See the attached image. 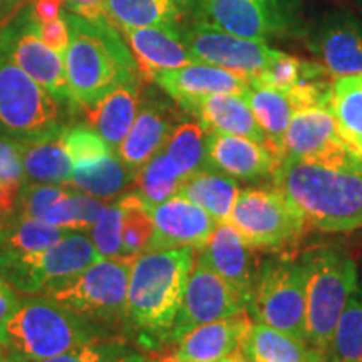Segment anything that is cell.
<instances>
[{
	"mask_svg": "<svg viewBox=\"0 0 362 362\" xmlns=\"http://www.w3.org/2000/svg\"><path fill=\"white\" fill-rule=\"evenodd\" d=\"M104 206L101 202L94 200L88 194L64 193L49 208L44 218L47 223L62 230H88L101 218Z\"/></svg>",
	"mask_w": 362,
	"mask_h": 362,
	"instance_id": "38",
	"label": "cell"
},
{
	"mask_svg": "<svg viewBox=\"0 0 362 362\" xmlns=\"http://www.w3.org/2000/svg\"><path fill=\"white\" fill-rule=\"evenodd\" d=\"M66 192L52 185H33L22 189L19 194V205L22 218H44L47 210Z\"/></svg>",
	"mask_w": 362,
	"mask_h": 362,
	"instance_id": "42",
	"label": "cell"
},
{
	"mask_svg": "<svg viewBox=\"0 0 362 362\" xmlns=\"http://www.w3.org/2000/svg\"><path fill=\"white\" fill-rule=\"evenodd\" d=\"M233 362H248V361L242 354H237V356L233 357Z\"/></svg>",
	"mask_w": 362,
	"mask_h": 362,
	"instance_id": "53",
	"label": "cell"
},
{
	"mask_svg": "<svg viewBox=\"0 0 362 362\" xmlns=\"http://www.w3.org/2000/svg\"><path fill=\"white\" fill-rule=\"evenodd\" d=\"M2 352H4V351H2V346H0V354H2Z\"/></svg>",
	"mask_w": 362,
	"mask_h": 362,
	"instance_id": "55",
	"label": "cell"
},
{
	"mask_svg": "<svg viewBox=\"0 0 362 362\" xmlns=\"http://www.w3.org/2000/svg\"><path fill=\"white\" fill-rule=\"evenodd\" d=\"M243 310H248V307L238 293L215 270H211L202 257H198V260H194L183 302L165 339L175 344L198 325L226 319Z\"/></svg>",
	"mask_w": 362,
	"mask_h": 362,
	"instance_id": "13",
	"label": "cell"
},
{
	"mask_svg": "<svg viewBox=\"0 0 362 362\" xmlns=\"http://www.w3.org/2000/svg\"><path fill=\"white\" fill-rule=\"evenodd\" d=\"M124 210L123 221V257H138L146 252L149 238L153 235V220L149 206L138 193L121 198Z\"/></svg>",
	"mask_w": 362,
	"mask_h": 362,
	"instance_id": "39",
	"label": "cell"
},
{
	"mask_svg": "<svg viewBox=\"0 0 362 362\" xmlns=\"http://www.w3.org/2000/svg\"><path fill=\"white\" fill-rule=\"evenodd\" d=\"M305 267V336L327 357L344 307L357 284V264L334 248H317L300 255Z\"/></svg>",
	"mask_w": 362,
	"mask_h": 362,
	"instance_id": "4",
	"label": "cell"
},
{
	"mask_svg": "<svg viewBox=\"0 0 362 362\" xmlns=\"http://www.w3.org/2000/svg\"><path fill=\"white\" fill-rule=\"evenodd\" d=\"M66 230L40 218H21L7 228L0 226V253L24 255L52 247L64 237Z\"/></svg>",
	"mask_w": 362,
	"mask_h": 362,
	"instance_id": "35",
	"label": "cell"
},
{
	"mask_svg": "<svg viewBox=\"0 0 362 362\" xmlns=\"http://www.w3.org/2000/svg\"><path fill=\"white\" fill-rule=\"evenodd\" d=\"M310 49L334 79L362 74V24L351 16H330L310 39Z\"/></svg>",
	"mask_w": 362,
	"mask_h": 362,
	"instance_id": "20",
	"label": "cell"
},
{
	"mask_svg": "<svg viewBox=\"0 0 362 362\" xmlns=\"http://www.w3.org/2000/svg\"><path fill=\"white\" fill-rule=\"evenodd\" d=\"M119 354L121 349L117 346L88 341L78 347L62 352V354L49 357V359L29 362H110Z\"/></svg>",
	"mask_w": 362,
	"mask_h": 362,
	"instance_id": "43",
	"label": "cell"
},
{
	"mask_svg": "<svg viewBox=\"0 0 362 362\" xmlns=\"http://www.w3.org/2000/svg\"><path fill=\"white\" fill-rule=\"evenodd\" d=\"M183 181L185 178L178 168L163 149L151 160L144 163L136 175V185L139 189L138 194L148 206L160 205L161 202L175 197Z\"/></svg>",
	"mask_w": 362,
	"mask_h": 362,
	"instance_id": "36",
	"label": "cell"
},
{
	"mask_svg": "<svg viewBox=\"0 0 362 362\" xmlns=\"http://www.w3.org/2000/svg\"><path fill=\"white\" fill-rule=\"evenodd\" d=\"M128 47L144 79L151 81L158 72L178 69L194 59L181 37L180 29L163 25L121 29Z\"/></svg>",
	"mask_w": 362,
	"mask_h": 362,
	"instance_id": "23",
	"label": "cell"
},
{
	"mask_svg": "<svg viewBox=\"0 0 362 362\" xmlns=\"http://www.w3.org/2000/svg\"><path fill=\"white\" fill-rule=\"evenodd\" d=\"M248 310L198 325L175 342V352L166 362H220L240 354L252 325Z\"/></svg>",
	"mask_w": 362,
	"mask_h": 362,
	"instance_id": "18",
	"label": "cell"
},
{
	"mask_svg": "<svg viewBox=\"0 0 362 362\" xmlns=\"http://www.w3.org/2000/svg\"><path fill=\"white\" fill-rule=\"evenodd\" d=\"M272 176L314 228L330 233L362 228V156L354 151L332 165L285 156Z\"/></svg>",
	"mask_w": 362,
	"mask_h": 362,
	"instance_id": "1",
	"label": "cell"
},
{
	"mask_svg": "<svg viewBox=\"0 0 362 362\" xmlns=\"http://www.w3.org/2000/svg\"><path fill=\"white\" fill-rule=\"evenodd\" d=\"M143 76L126 81L106 94L96 106L89 110V123L104 138L112 151H117L126 134L129 133L139 104H141Z\"/></svg>",
	"mask_w": 362,
	"mask_h": 362,
	"instance_id": "25",
	"label": "cell"
},
{
	"mask_svg": "<svg viewBox=\"0 0 362 362\" xmlns=\"http://www.w3.org/2000/svg\"><path fill=\"white\" fill-rule=\"evenodd\" d=\"M197 250L192 247L144 252L136 257L128 288V315L151 334L166 336L178 314Z\"/></svg>",
	"mask_w": 362,
	"mask_h": 362,
	"instance_id": "3",
	"label": "cell"
},
{
	"mask_svg": "<svg viewBox=\"0 0 362 362\" xmlns=\"http://www.w3.org/2000/svg\"><path fill=\"white\" fill-rule=\"evenodd\" d=\"M0 52L47 90L59 103L72 101L67 88L64 57L42 42L33 2L22 7L0 30Z\"/></svg>",
	"mask_w": 362,
	"mask_h": 362,
	"instance_id": "11",
	"label": "cell"
},
{
	"mask_svg": "<svg viewBox=\"0 0 362 362\" xmlns=\"http://www.w3.org/2000/svg\"><path fill=\"white\" fill-rule=\"evenodd\" d=\"M7 349L27 361H42L90 341L78 317L54 300H29L6 327Z\"/></svg>",
	"mask_w": 362,
	"mask_h": 362,
	"instance_id": "7",
	"label": "cell"
},
{
	"mask_svg": "<svg viewBox=\"0 0 362 362\" xmlns=\"http://www.w3.org/2000/svg\"><path fill=\"white\" fill-rule=\"evenodd\" d=\"M149 214L153 220V235L146 252L185 247L202 250L218 225L203 208L180 194L161 202L160 205L149 206Z\"/></svg>",
	"mask_w": 362,
	"mask_h": 362,
	"instance_id": "15",
	"label": "cell"
},
{
	"mask_svg": "<svg viewBox=\"0 0 362 362\" xmlns=\"http://www.w3.org/2000/svg\"><path fill=\"white\" fill-rule=\"evenodd\" d=\"M325 362H362V269L344 307Z\"/></svg>",
	"mask_w": 362,
	"mask_h": 362,
	"instance_id": "33",
	"label": "cell"
},
{
	"mask_svg": "<svg viewBox=\"0 0 362 362\" xmlns=\"http://www.w3.org/2000/svg\"><path fill=\"white\" fill-rule=\"evenodd\" d=\"M233 357H228V359H223V361H220V362H233Z\"/></svg>",
	"mask_w": 362,
	"mask_h": 362,
	"instance_id": "54",
	"label": "cell"
},
{
	"mask_svg": "<svg viewBox=\"0 0 362 362\" xmlns=\"http://www.w3.org/2000/svg\"><path fill=\"white\" fill-rule=\"evenodd\" d=\"M200 257L248 307L259 267H255L253 247L230 221L216 225L205 248L200 250Z\"/></svg>",
	"mask_w": 362,
	"mask_h": 362,
	"instance_id": "17",
	"label": "cell"
},
{
	"mask_svg": "<svg viewBox=\"0 0 362 362\" xmlns=\"http://www.w3.org/2000/svg\"><path fill=\"white\" fill-rule=\"evenodd\" d=\"M330 107L342 141L351 151L362 156V74L334 81Z\"/></svg>",
	"mask_w": 362,
	"mask_h": 362,
	"instance_id": "31",
	"label": "cell"
},
{
	"mask_svg": "<svg viewBox=\"0 0 362 362\" xmlns=\"http://www.w3.org/2000/svg\"><path fill=\"white\" fill-rule=\"evenodd\" d=\"M151 81L183 110L214 94H245L250 88L247 76L198 61L178 69L158 72Z\"/></svg>",
	"mask_w": 362,
	"mask_h": 362,
	"instance_id": "16",
	"label": "cell"
},
{
	"mask_svg": "<svg viewBox=\"0 0 362 362\" xmlns=\"http://www.w3.org/2000/svg\"><path fill=\"white\" fill-rule=\"evenodd\" d=\"M64 16L71 34L64 56L67 88L72 103L89 111L112 89L141 72L128 44L110 21H89L74 12Z\"/></svg>",
	"mask_w": 362,
	"mask_h": 362,
	"instance_id": "2",
	"label": "cell"
},
{
	"mask_svg": "<svg viewBox=\"0 0 362 362\" xmlns=\"http://www.w3.org/2000/svg\"><path fill=\"white\" fill-rule=\"evenodd\" d=\"M133 171L115 153L103 160L74 165L69 183L90 197H112L128 187Z\"/></svg>",
	"mask_w": 362,
	"mask_h": 362,
	"instance_id": "32",
	"label": "cell"
},
{
	"mask_svg": "<svg viewBox=\"0 0 362 362\" xmlns=\"http://www.w3.org/2000/svg\"><path fill=\"white\" fill-rule=\"evenodd\" d=\"M24 180L21 144L16 139L0 134V183L19 189Z\"/></svg>",
	"mask_w": 362,
	"mask_h": 362,
	"instance_id": "44",
	"label": "cell"
},
{
	"mask_svg": "<svg viewBox=\"0 0 362 362\" xmlns=\"http://www.w3.org/2000/svg\"><path fill=\"white\" fill-rule=\"evenodd\" d=\"M0 362H27L24 356L17 354V352H7V354H0Z\"/></svg>",
	"mask_w": 362,
	"mask_h": 362,
	"instance_id": "52",
	"label": "cell"
},
{
	"mask_svg": "<svg viewBox=\"0 0 362 362\" xmlns=\"http://www.w3.org/2000/svg\"><path fill=\"white\" fill-rule=\"evenodd\" d=\"M180 34L194 61L223 67L248 79L282 54L267 42L238 37L203 19L180 29Z\"/></svg>",
	"mask_w": 362,
	"mask_h": 362,
	"instance_id": "12",
	"label": "cell"
},
{
	"mask_svg": "<svg viewBox=\"0 0 362 362\" xmlns=\"http://www.w3.org/2000/svg\"><path fill=\"white\" fill-rule=\"evenodd\" d=\"M30 2H33V0H0V29H2V27L6 25L22 7H25L27 4Z\"/></svg>",
	"mask_w": 362,
	"mask_h": 362,
	"instance_id": "49",
	"label": "cell"
},
{
	"mask_svg": "<svg viewBox=\"0 0 362 362\" xmlns=\"http://www.w3.org/2000/svg\"><path fill=\"white\" fill-rule=\"evenodd\" d=\"M17 192H19V189L8 187V185L0 183V216L12 214L13 206H16Z\"/></svg>",
	"mask_w": 362,
	"mask_h": 362,
	"instance_id": "50",
	"label": "cell"
},
{
	"mask_svg": "<svg viewBox=\"0 0 362 362\" xmlns=\"http://www.w3.org/2000/svg\"><path fill=\"white\" fill-rule=\"evenodd\" d=\"M110 362H155V361H149L144 356H139V354H123V352H121L119 356L115 357V359Z\"/></svg>",
	"mask_w": 362,
	"mask_h": 362,
	"instance_id": "51",
	"label": "cell"
},
{
	"mask_svg": "<svg viewBox=\"0 0 362 362\" xmlns=\"http://www.w3.org/2000/svg\"><path fill=\"white\" fill-rule=\"evenodd\" d=\"M39 25V35L42 42L52 49L54 52L59 54L61 57L66 56L67 47H69V24H67L66 16L62 13L57 19L49 22H37Z\"/></svg>",
	"mask_w": 362,
	"mask_h": 362,
	"instance_id": "45",
	"label": "cell"
},
{
	"mask_svg": "<svg viewBox=\"0 0 362 362\" xmlns=\"http://www.w3.org/2000/svg\"><path fill=\"white\" fill-rule=\"evenodd\" d=\"M203 21L243 39L269 40L282 27L277 0H198Z\"/></svg>",
	"mask_w": 362,
	"mask_h": 362,
	"instance_id": "19",
	"label": "cell"
},
{
	"mask_svg": "<svg viewBox=\"0 0 362 362\" xmlns=\"http://www.w3.org/2000/svg\"><path fill=\"white\" fill-rule=\"evenodd\" d=\"M327 72L320 64L315 62H305L300 59L288 56L282 52L275 57L264 71L259 74L252 76L250 84L267 86V88L287 90L300 83H309V81H319Z\"/></svg>",
	"mask_w": 362,
	"mask_h": 362,
	"instance_id": "37",
	"label": "cell"
},
{
	"mask_svg": "<svg viewBox=\"0 0 362 362\" xmlns=\"http://www.w3.org/2000/svg\"><path fill=\"white\" fill-rule=\"evenodd\" d=\"M61 139L74 165L103 160L115 153L101 134L89 128L66 129L62 131Z\"/></svg>",
	"mask_w": 362,
	"mask_h": 362,
	"instance_id": "41",
	"label": "cell"
},
{
	"mask_svg": "<svg viewBox=\"0 0 362 362\" xmlns=\"http://www.w3.org/2000/svg\"><path fill=\"white\" fill-rule=\"evenodd\" d=\"M64 0H33V12L37 22H49L64 13Z\"/></svg>",
	"mask_w": 362,
	"mask_h": 362,
	"instance_id": "48",
	"label": "cell"
},
{
	"mask_svg": "<svg viewBox=\"0 0 362 362\" xmlns=\"http://www.w3.org/2000/svg\"><path fill=\"white\" fill-rule=\"evenodd\" d=\"M62 131L44 138L22 141L21 156L24 171L30 180L40 183H69L74 163L61 139Z\"/></svg>",
	"mask_w": 362,
	"mask_h": 362,
	"instance_id": "30",
	"label": "cell"
},
{
	"mask_svg": "<svg viewBox=\"0 0 362 362\" xmlns=\"http://www.w3.org/2000/svg\"><path fill=\"white\" fill-rule=\"evenodd\" d=\"M349 153L352 151L339 134L330 98L327 101L293 110L285 133V156L307 163L332 165L342 161Z\"/></svg>",
	"mask_w": 362,
	"mask_h": 362,
	"instance_id": "14",
	"label": "cell"
},
{
	"mask_svg": "<svg viewBox=\"0 0 362 362\" xmlns=\"http://www.w3.org/2000/svg\"><path fill=\"white\" fill-rule=\"evenodd\" d=\"M59 101L0 52V134L30 141L59 131Z\"/></svg>",
	"mask_w": 362,
	"mask_h": 362,
	"instance_id": "8",
	"label": "cell"
},
{
	"mask_svg": "<svg viewBox=\"0 0 362 362\" xmlns=\"http://www.w3.org/2000/svg\"><path fill=\"white\" fill-rule=\"evenodd\" d=\"M188 0H104V16L121 29L163 25L178 29Z\"/></svg>",
	"mask_w": 362,
	"mask_h": 362,
	"instance_id": "28",
	"label": "cell"
},
{
	"mask_svg": "<svg viewBox=\"0 0 362 362\" xmlns=\"http://www.w3.org/2000/svg\"><path fill=\"white\" fill-rule=\"evenodd\" d=\"M185 111L192 112L206 133L218 131L243 136L269 146L264 129L253 116L243 94H214L192 104Z\"/></svg>",
	"mask_w": 362,
	"mask_h": 362,
	"instance_id": "24",
	"label": "cell"
},
{
	"mask_svg": "<svg viewBox=\"0 0 362 362\" xmlns=\"http://www.w3.org/2000/svg\"><path fill=\"white\" fill-rule=\"evenodd\" d=\"M69 12L78 13L89 21L106 19L104 16V0H64Z\"/></svg>",
	"mask_w": 362,
	"mask_h": 362,
	"instance_id": "47",
	"label": "cell"
},
{
	"mask_svg": "<svg viewBox=\"0 0 362 362\" xmlns=\"http://www.w3.org/2000/svg\"><path fill=\"white\" fill-rule=\"evenodd\" d=\"M123 221L124 210L121 200L104 208L101 218L90 228L93 243L101 259H116L123 250Z\"/></svg>",
	"mask_w": 362,
	"mask_h": 362,
	"instance_id": "40",
	"label": "cell"
},
{
	"mask_svg": "<svg viewBox=\"0 0 362 362\" xmlns=\"http://www.w3.org/2000/svg\"><path fill=\"white\" fill-rule=\"evenodd\" d=\"M98 260L101 255L88 237L66 233L44 250L24 255L0 253V275L22 293L45 292L47 296Z\"/></svg>",
	"mask_w": 362,
	"mask_h": 362,
	"instance_id": "5",
	"label": "cell"
},
{
	"mask_svg": "<svg viewBox=\"0 0 362 362\" xmlns=\"http://www.w3.org/2000/svg\"><path fill=\"white\" fill-rule=\"evenodd\" d=\"M228 221L253 248L269 250L297 242L309 225L300 208L277 187L240 189Z\"/></svg>",
	"mask_w": 362,
	"mask_h": 362,
	"instance_id": "9",
	"label": "cell"
},
{
	"mask_svg": "<svg viewBox=\"0 0 362 362\" xmlns=\"http://www.w3.org/2000/svg\"><path fill=\"white\" fill-rule=\"evenodd\" d=\"M136 257L101 259L47 297L72 314L116 319L128 314V288Z\"/></svg>",
	"mask_w": 362,
	"mask_h": 362,
	"instance_id": "10",
	"label": "cell"
},
{
	"mask_svg": "<svg viewBox=\"0 0 362 362\" xmlns=\"http://www.w3.org/2000/svg\"><path fill=\"white\" fill-rule=\"evenodd\" d=\"M176 128L173 107L158 96H141L138 116L116 155L131 171H138L165 148Z\"/></svg>",
	"mask_w": 362,
	"mask_h": 362,
	"instance_id": "22",
	"label": "cell"
},
{
	"mask_svg": "<svg viewBox=\"0 0 362 362\" xmlns=\"http://www.w3.org/2000/svg\"><path fill=\"white\" fill-rule=\"evenodd\" d=\"M206 158L210 168L235 180H255L274 175L282 161L265 144L218 131L206 133Z\"/></svg>",
	"mask_w": 362,
	"mask_h": 362,
	"instance_id": "21",
	"label": "cell"
},
{
	"mask_svg": "<svg viewBox=\"0 0 362 362\" xmlns=\"http://www.w3.org/2000/svg\"><path fill=\"white\" fill-rule=\"evenodd\" d=\"M163 151L173 161V165L185 180L210 168L206 158V131L197 121H183L176 124Z\"/></svg>",
	"mask_w": 362,
	"mask_h": 362,
	"instance_id": "34",
	"label": "cell"
},
{
	"mask_svg": "<svg viewBox=\"0 0 362 362\" xmlns=\"http://www.w3.org/2000/svg\"><path fill=\"white\" fill-rule=\"evenodd\" d=\"M19 307L21 302L19 298H17L16 292L8 287L6 279L0 275V346L2 347H7V322L11 320V317L16 314Z\"/></svg>",
	"mask_w": 362,
	"mask_h": 362,
	"instance_id": "46",
	"label": "cell"
},
{
	"mask_svg": "<svg viewBox=\"0 0 362 362\" xmlns=\"http://www.w3.org/2000/svg\"><path fill=\"white\" fill-rule=\"evenodd\" d=\"M238 192L237 181L232 176L206 168L185 180L176 194L203 208L216 223H223L230 218Z\"/></svg>",
	"mask_w": 362,
	"mask_h": 362,
	"instance_id": "29",
	"label": "cell"
},
{
	"mask_svg": "<svg viewBox=\"0 0 362 362\" xmlns=\"http://www.w3.org/2000/svg\"><path fill=\"white\" fill-rule=\"evenodd\" d=\"M248 106L267 136V144L279 158L285 156V133L293 112L292 99L287 90L250 84L243 94Z\"/></svg>",
	"mask_w": 362,
	"mask_h": 362,
	"instance_id": "27",
	"label": "cell"
},
{
	"mask_svg": "<svg viewBox=\"0 0 362 362\" xmlns=\"http://www.w3.org/2000/svg\"><path fill=\"white\" fill-rule=\"evenodd\" d=\"M305 267L300 257H277L262 262L248 310L255 320L307 342Z\"/></svg>",
	"mask_w": 362,
	"mask_h": 362,
	"instance_id": "6",
	"label": "cell"
},
{
	"mask_svg": "<svg viewBox=\"0 0 362 362\" xmlns=\"http://www.w3.org/2000/svg\"><path fill=\"white\" fill-rule=\"evenodd\" d=\"M240 354L248 362H325V356L302 341L260 320H252Z\"/></svg>",
	"mask_w": 362,
	"mask_h": 362,
	"instance_id": "26",
	"label": "cell"
}]
</instances>
